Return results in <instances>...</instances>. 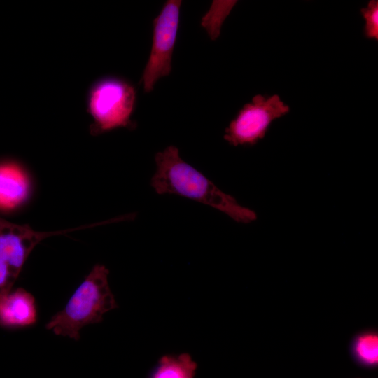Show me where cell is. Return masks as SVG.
Segmentation results:
<instances>
[{
    "label": "cell",
    "instance_id": "obj_2",
    "mask_svg": "<svg viewBox=\"0 0 378 378\" xmlns=\"http://www.w3.org/2000/svg\"><path fill=\"white\" fill-rule=\"evenodd\" d=\"M108 273L104 265H95L66 306L46 323V329L78 340L83 327L101 322L104 314L117 308L108 283Z\"/></svg>",
    "mask_w": 378,
    "mask_h": 378
},
{
    "label": "cell",
    "instance_id": "obj_11",
    "mask_svg": "<svg viewBox=\"0 0 378 378\" xmlns=\"http://www.w3.org/2000/svg\"><path fill=\"white\" fill-rule=\"evenodd\" d=\"M365 20L364 33L367 38L378 39V1L372 0L368 2L367 7L360 10Z\"/></svg>",
    "mask_w": 378,
    "mask_h": 378
},
{
    "label": "cell",
    "instance_id": "obj_8",
    "mask_svg": "<svg viewBox=\"0 0 378 378\" xmlns=\"http://www.w3.org/2000/svg\"><path fill=\"white\" fill-rule=\"evenodd\" d=\"M37 318L35 298L26 290L18 288L0 298V326L26 328L34 325Z\"/></svg>",
    "mask_w": 378,
    "mask_h": 378
},
{
    "label": "cell",
    "instance_id": "obj_9",
    "mask_svg": "<svg viewBox=\"0 0 378 378\" xmlns=\"http://www.w3.org/2000/svg\"><path fill=\"white\" fill-rule=\"evenodd\" d=\"M197 364L188 354L164 356L150 378H194Z\"/></svg>",
    "mask_w": 378,
    "mask_h": 378
},
{
    "label": "cell",
    "instance_id": "obj_6",
    "mask_svg": "<svg viewBox=\"0 0 378 378\" xmlns=\"http://www.w3.org/2000/svg\"><path fill=\"white\" fill-rule=\"evenodd\" d=\"M181 2L180 0L167 1L153 20L152 48L141 77L146 93L153 90L160 78L167 76L171 72Z\"/></svg>",
    "mask_w": 378,
    "mask_h": 378
},
{
    "label": "cell",
    "instance_id": "obj_1",
    "mask_svg": "<svg viewBox=\"0 0 378 378\" xmlns=\"http://www.w3.org/2000/svg\"><path fill=\"white\" fill-rule=\"evenodd\" d=\"M156 170L150 186L158 194H173L216 209L238 223L257 218L251 209L242 206L232 195L223 192L201 172L186 163L178 148L169 146L155 155Z\"/></svg>",
    "mask_w": 378,
    "mask_h": 378
},
{
    "label": "cell",
    "instance_id": "obj_4",
    "mask_svg": "<svg viewBox=\"0 0 378 378\" xmlns=\"http://www.w3.org/2000/svg\"><path fill=\"white\" fill-rule=\"evenodd\" d=\"M78 229L38 232L0 217V298L12 290L27 259L41 241Z\"/></svg>",
    "mask_w": 378,
    "mask_h": 378
},
{
    "label": "cell",
    "instance_id": "obj_10",
    "mask_svg": "<svg viewBox=\"0 0 378 378\" xmlns=\"http://www.w3.org/2000/svg\"><path fill=\"white\" fill-rule=\"evenodd\" d=\"M354 352L362 363L374 365L378 361V336L375 332L359 335L354 343Z\"/></svg>",
    "mask_w": 378,
    "mask_h": 378
},
{
    "label": "cell",
    "instance_id": "obj_7",
    "mask_svg": "<svg viewBox=\"0 0 378 378\" xmlns=\"http://www.w3.org/2000/svg\"><path fill=\"white\" fill-rule=\"evenodd\" d=\"M31 190L25 169L12 160L0 162V211H13L29 199Z\"/></svg>",
    "mask_w": 378,
    "mask_h": 378
},
{
    "label": "cell",
    "instance_id": "obj_3",
    "mask_svg": "<svg viewBox=\"0 0 378 378\" xmlns=\"http://www.w3.org/2000/svg\"><path fill=\"white\" fill-rule=\"evenodd\" d=\"M136 99L135 87L129 81L107 76L95 81L87 95V111L93 119L90 134L97 136L114 129L134 130L131 116Z\"/></svg>",
    "mask_w": 378,
    "mask_h": 378
},
{
    "label": "cell",
    "instance_id": "obj_5",
    "mask_svg": "<svg viewBox=\"0 0 378 378\" xmlns=\"http://www.w3.org/2000/svg\"><path fill=\"white\" fill-rule=\"evenodd\" d=\"M290 108L277 94H257L244 105L226 127L224 139L237 146H253L263 139L273 120L288 113Z\"/></svg>",
    "mask_w": 378,
    "mask_h": 378
}]
</instances>
